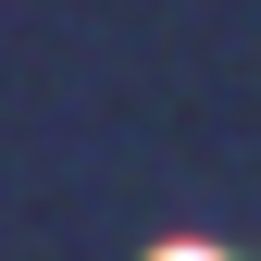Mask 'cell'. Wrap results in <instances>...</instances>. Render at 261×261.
<instances>
[{"instance_id":"cell-1","label":"cell","mask_w":261,"mask_h":261,"mask_svg":"<svg viewBox=\"0 0 261 261\" xmlns=\"http://www.w3.org/2000/svg\"><path fill=\"white\" fill-rule=\"evenodd\" d=\"M162 261H224V249H162Z\"/></svg>"}]
</instances>
